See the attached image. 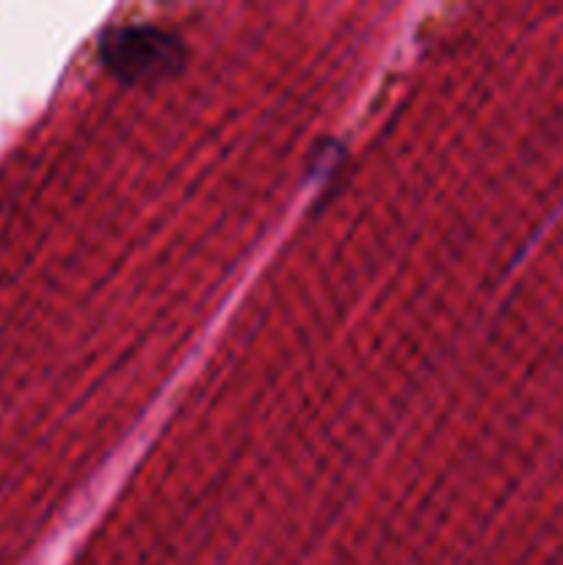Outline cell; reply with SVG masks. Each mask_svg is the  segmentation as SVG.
Wrapping results in <instances>:
<instances>
[{"instance_id":"cell-1","label":"cell","mask_w":563,"mask_h":565,"mask_svg":"<svg viewBox=\"0 0 563 565\" xmlns=\"http://www.w3.org/2000/svg\"><path fill=\"white\" fill-rule=\"evenodd\" d=\"M103 61L125 83L163 81L185 64V47L166 28L125 25L103 36Z\"/></svg>"}]
</instances>
